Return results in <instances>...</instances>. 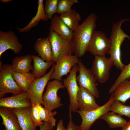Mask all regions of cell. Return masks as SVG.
Listing matches in <instances>:
<instances>
[{
	"mask_svg": "<svg viewBox=\"0 0 130 130\" xmlns=\"http://www.w3.org/2000/svg\"><path fill=\"white\" fill-rule=\"evenodd\" d=\"M100 118L106 122L109 127L111 129L122 128L128 122L121 116L111 111H108L105 113Z\"/></svg>",
	"mask_w": 130,
	"mask_h": 130,
	"instance_id": "obj_26",
	"label": "cell"
},
{
	"mask_svg": "<svg viewBox=\"0 0 130 130\" xmlns=\"http://www.w3.org/2000/svg\"><path fill=\"white\" fill-rule=\"evenodd\" d=\"M109 111L124 116L130 119V106L124 104L118 100H114L111 105Z\"/></svg>",
	"mask_w": 130,
	"mask_h": 130,
	"instance_id": "obj_28",
	"label": "cell"
},
{
	"mask_svg": "<svg viewBox=\"0 0 130 130\" xmlns=\"http://www.w3.org/2000/svg\"><path fill=\"white\" fill-rule=\"evenodd\" d=\"M33 65L32 74L35 78L41 77L46 74L47 69L53 65V62H46L38 56L32 55Z\"/></svg>",
	"mask_w": 130,
	"mask_h": 130,
	"instance_id": "obj_24",
	"label": "cell"
},
{
	"mask_svg": "<svg viewBox=\"0 0 130 130\" xmlns=\"http://www.w3.org/2000/svg\"><path fill=\"white\" fill-rule=\"evenodd\" d=\"M78 69V65L74 67L68 76L63 80V83L67 90L69 98V110L74 112H76L78 109L77 97L79 86L76 78Z\"/></svg>",
	"mask_w": 130,
	"mask_h": 130,
	"instance_id": "obj_11",
	"label": "cell"
},
{
	"mask_svg": "<svg viewBox=\"0 0 130 130\" xmlns=\"http://www.w3.org/2000/svg\"><path fill=\"white\" fill-rule=\"evenodd\" d=\"M50 30L64 38L69 39H73V32L62 21L58 15H54L51 21Z\"/></svg>",
	"mask_w": 130,
	"mask_h": 130,
	"instance_id": "obj_19",
	"label": "cell"
},
{
	"mask_svg": "<svg viewBox=\"0 0 130 130\" xmlns=\"http://www.w3.org/2000/svg\"><path fill=\"white\" fill-rule=\"evenodd\" d=\"M59 0H46L45 1L44 10L47 18L52 20L53 15L57 13Z\"/></svg>",
	"mask_w": 130,
	"mask_h": 130,
	"instance_id": "obj_30",
	"label": "cell"
},
{
	"mask_svg": "<svg viewBox=\"0 0 130 130\" xmlns=\"http://www.w3.org/2000/svg\"><path fill=\"white\" fill-rule=\"evenodd\" d=\"M13 78L18 86L24 92H27L30 86L35 78L32 73H20L13 72Z\"/></svg>",
	"mask_w": 130,
	"mask_h": 130,
	"instance_id": "obj_25",
	"label": "cell"
},
{
	"mask_svg": "<svg viewBox=\"0 0 130 130\" xmlns=\"http://www.w3.org/2000/svg\"><path fill=\"white\" fill-rule=\"evenodd\" d=\"M31 101L28 97L27 92L20 93L8 97L0 98V107H7L11 109L31 107Z\"/></svg>",
	"mask_w": 130,
	"mask_h": 130,
	"instance_id": "obj_14",
	"label": "cell"
},
{
	"mask_svg": "<svg viewBox=\"0 0 130 130\" xmlns=\"http://www.w3.org/2000/svg\"><path fill=\"white\" fill-rule=\"evenodd\" d=\"M32 61V55H30L15 57L13 59L11 64L13 71L20 73L30 72L33 69V66L31 65Z\"/></svg>",
	"mask_w": 130,
	"mask_h": 130,
	"instance_id": "obj_20",
	"label": "cell"
},
{
	"mask_svg": "<svg viewBox=\"0 0 130 130\" xmlns=\"http://www.w3.org/2000/svg\"><path fill=\"white\" fill-rule=\"evenodd\" d=\"M90 69L97 81L101 84L106 83L110 77V71L114 65L111 60L105 56H95Z\"/></svg>",
	"mask_w": 130,
	"mask_h": 130,
	"instance_id": "obj_9",
	"label": "cell"
},
{
	"mask_svg": "<svg viewBox=\"0 0 130 130\" xmlns=\"http://www.w3.org/2000/svg\"><path fill=\"white\" fill-rule=\"evenodd\" d=\"M43 0H39L37 11L35 16L32 18L28 25L24 27L20 28L17 27V29L20 32H28L32 28L36 26L40 20L47 21L48 19L46 15L43 4Z\"/></svg>",
	"mask_w": 130,
	"mask_h": 130,
	"instance_id": "obj_21",
	"label": "cell"
},
{
	"mask_svg": "<svg viewBox=\"0 0 130 130\" xmlns=\"http://www.w3.org/2000/svg\"><path fill=\"white\" fill-rule=\"evenodd\" d=\"M121 130H130V120L125 126L122 128Z\"/></svg>",
	"mask_w": 130,
	"mask_h": 130,
	"instance_id": "obj_36",
	"label": "cell"
},
{
	"mask_svg": "<svg viewBox=\"0 0 130 130\" xmlns=\"http://www.w3.org/2000/svg\"><path fill=\"white\" fill-rule=\"evenodd\" d=\"M110 45V38L101 31H94L89 44L87 51L95 56H104L107 54Z\"/></svg>",
	"mask_w": 130,
	"mask_h": 130,
	"instance_id": "obj_10",
	"label": "cell"
},
{
	"mask_svg": "<svg viewBox=\"0 0 130 130\" xmlns=\"http://www.w3.org/2000/svg\"><path fill=\"white\" fill-rule=\"evenodd\" d=\"M0 115L5 130H22L17 116L12 109L0 107Z\"/></svg>",
	"mask_w": 130,
	"mask_h": 130,
	"instance_id": "obj_16",
	"label": "cell"
},
{
	"mask_svg": "<svg viewBox=\"0 0 130 130\" xmlns=\"http://www.w3.org/2000/svg\"><path fill=\"white\" fill-rule=\"evenodd\" d=\"M78 65L79 74L76 76V78L79 86L88 91L96 98H99V92L97 81L91 69L87 68L81 60Z\"/></svg>",
	"mask_w": 130,
	"mask_h": 130,
	"instance_id": "obj_8",
	"label": "cell"
},
{
	"mask_svg": "<svg viewBox=\"0 0 130 130\" xmlns=\"http://www.w3.org/2000/svg\"><path fill=\"white\" fill-rule=\"evenodd\" d=\"M130 78V62L127 65H125L117 79L110 89L109 93H112L122 82Z\"/></svg>",
	"mask_w": 130,
	"mask_h": 130,
	"instance_id": "obj_29",
	"label": "cell"
},
{
	"mask_svg": "<svg viewBox=\"0 0 130 130\" xmlns=\"http://www.w3.org/2000/svg\"><path fill=\"white\" fill-rule=\"evenodd\" d=\"M30 115L35 126H39L42 124L44 122L41 119L37 105L32 104L31 107Z\"/></svg>",
	"mask_w": 130,
	"mask_h": 130,
	"instance_id": "obj_32",
	"label": "cell"
},
{
	"mask_svg": "<svg viewBox=\"0 0 130 130\" xmlns=\"http://www.w3.org/2000/svg\"><path fill=\"white\" fill-rule=\"evenodd\" d=\"M79 60L75 55H70L62 58L56 64L50 80L54 79L62 81V77L70 72L72 68L78 64Z\"/></svg>",
	"mask_w": 130,
	"mask_h": 130,
	"instance_id": "obj_12",
	"label": "cell"
},
{
	"mask_svg": "<svg viewBox=\"0 0 130 130\" xmlns=\"http://www.w3.org/2000/svg\"><path fill=\"white\" fill-rule=\"evenodd\" d=\"M64 88L63 83L59 80H54L48 82L42 97V105L45 108L52 111L62 106L61 98L57 92L59 89Z\"/></svg>",
	"mask_w": 130,
	"mask_h": 130,
	"instance_id": "obj_5",
	"label": "cell"
},
{
	"mask_svg": "<svg viewBox=\"0 0 130 130\" xmlns=\"http://www.w3.org/2000/svg\"><path fill=\"white\" fill-rule=\"evenodd\" d=\"M47 37L51 44L54 63L56 64L62 58L73 53V39H69L60 37L50 29Z\"/></svg>",
	"mask_w": 130,
	"mask_h": 130,
	"instance_id": "obj_3",
	"label": "cell"
},
{
	"mask_svg": "<svg viewBox=\"0 0 130 130\" xmlns=\"http://www.w3.org/2000/svg\"><path fill=\"white\" fill-rule=\"evenodd\" d=\"M72 112L71 110H69V120L65 130H80L79 126L76 125L73 122Z\"/></svg>",
	"mask_w": 130,
	"mask_h": 130,
	"instance_id": "obj_33",
	"label": "cell"
},
{
	"mask_svg": "<svg viewBox=\"0 0 130 130\" xmlns=\"http://www.w3.org/2000/svg\"><path fill=\"white\" fill-rule=\"evenodd\" d=\"M111 94L114 100L125 103L130 98V78L122 82Z\"/></svg>",
	"mask_w": 130,
	"mask_h": 130,
	"instance_id": "obj_22",
	"label": "cell"
},
{
	"mask_svg": "<svg viewBox=\"0 0 130 130\" xmlns=\"http://www.w3.org/2000/svg\"><path fill=\"white\" fill-rule=\"evenodd\" d=\"M78 2L77 0H59L57 13L60 14L66 12L71 8L72 5Z\"/></svg>",
	"mask_w": 130,
	"mask_h": 130,
	"instance_id": "obj_31",
	"label": "cell"
},
{
	"mask_svg": "<svg viewBox=\"0 0 130 130\" xmlns=\"http://www.w3.org/2000/svg\"><path fill=\"white\" fill-rule=\"evenodd\" d=\"M34 47L43 60L48 62L53 61L51 46L47 37L38 39L34 43Z\"/></svg>",
	"mask_w": 130,
	"mask_h": 130,
	"instance_id": "obj_18",
	"label": "cell"
},
{
	"mask_svg": "<svg viewBox=\"0 0 130 130\" xmlns=\"http://www.w3.org/2000/svg\"><path fill=\"white\" fill-rule=\"evenodd\" d=\"M31 107L12 109L18 118L22 130H36L30 115Z\"/></svg>",
	"mask_w": 130,
	"mask_h": 130,
	"instance_id": "obj_17",
	"label": "cell"
},
{
	"mask_svg": "<svg viewBox=\"0 0 130 130\" xmlns=\"http://www.w3.org/2000/svg\"><path fill=\"white\" fill-rule=\"evenodd\" d=\"M66 128L64 125V122L62 119L59 121L56 128V130H65Z\"/></svg>",
	"mask_w": 130,
	"mask_h": 130,
	"instance_id": "obj_35",
	"label": "cell"
},
{
	"mask_svg": "<svg viewBox=\"0 0 130 130\" xmlns=\"http://www.w3.org/2000/svg\"><path fill=\"white\" fill-rule=\"evenodd\" d=\"M97 17L93 13L90 14L73 32V53L78 58L83 56L96 26Z\"/></svg>",
	"mask_w": 130,
	"mask_h": 130,
	"instance_id": "obj_1",
	"label": "cell"
},
{
	"mask_svg": "<svg viewBox=\"0 0 130 130\" xmlns=\"http://www.w3.org/2000/svg\"><path fill=\"white\" fill-rule=\"evenodd\" d=\"M129 20H130V19H124L114 23L112 27L110 38V46L107 54L110 55L109 58L113 62L114 65L121 71L125 66L121 60V46L125 39L130 41V36L122 30L121 26L123 23Z\"/></svg>",
	"mask_w": 130,
	"mask_h": 130,
	"instance_id": "obj_2",
	"label": "cell"
},
{
	"mask_svg": "<svg viewBox=\"0 0 130 130\" xmlns=\"http://www.w3.org/2000/svg\"><path fill=\"white\" fill-rule=\"evenodd\" d=\"M55 64L53 62L51 69L47 73L41 77L35 78L30 86L27 92L32 104H42L43 93L54 72Z\"/></svg>",
	"mask_w": 130,
	"mask_h": 130,
	"instance_id": "obj_6",
	"label": "cell"
},
{
	"mask_svg": "<svg viewBox=\"0 0 130 130\" xmlns=\"http://www.w3.org/2000/svg\"><path fill=\"white\" fill-rule=\"evenodd\" d=\"M1 2H2L4 3L6 2H7L9 1H11V0H0Z\"/></svg>",
	"mask_w": 130,
	"mask_h": 130,
	"instance_id": "obj_37",
	"label": "cell"
},
{
	"mask_svg": "<svg viewBox=\"0 0 130 130\" xmlns=\"http://www.w3.org/2000/svg\"><path fill=\"white\" fill-rule=\"evenodd\" d=\"M60 19L70 29L74 32L79 25L81 17L79 13L75 10L71 8L60 14Z\"/></svg>",
	"mask_w": 130,
	"mask_h": 130,
	"instance_id": "obj_23",
	"label": "cell"
},
{
	"mask_svg": "<svg viewBox=\"0 0 130 130\" xmlns=\"http://www.w3.org/2000/svg\"><path fill=\"white\" fill-rule=\"evenodd\" d=\"M13 72L12 65L3 64L0 61V97L7 93L16 95L24 92L18 86L12 77Z\"/></svg>",
	"mask_w": 130,
	"mask_h": 130,
	"instance_id": "obj_4",
	"label": "cell"
},
{
	"mask_svg": "<svg viewBox=\"0 0 130 130\" xmlns=\"http://www.w3.org/2000/svg\"><path fill=\"white\" fill-rule=\"evenodd\" d=\"M40 130H53V127L51 126L47 122H44L43 124L40 126Z\"/></svg>",
	"mask_w": 130,
	"mask_h": 130,
	"instance_id": "obj_34",
	"label": "cell"
},
{
	"mask_svg": "<svg viewBox=\"0 0 130 130\" xmlns=\"http://www.w3.org/2000/svg\"><path fill=\"white\" fill-rule=\"evenodd\" d=\"M114 100V99L111 96L106 103L96 109L90 111L77 110L76 112L79 114L82 119L81 123L79 126L80 130H89L96 120L109 111L110 107Z\"/></svg>",
	"mask_w": 130,
	"mask_h": 130,
	"instance_id": "obj_7",
	"label": "cell"
},
{
	"mask_svg": "<svg viewBox=\"0 0 130 130\" xmlns=\"http://www.w3.org/2000/svg\"><path fill=\"white\" fill-rule=\"evenodd\" d=\"M96 98L88 91L79 86L77 97L79 110L90 111L99 107Z\"/></svg>",
	"mask_w": 130,
	"mask_h": 130,
	"instance_id": "obj_15",
	"label": "cell"
},
{
	"mask_svg": "<svg viewBox=\"0 0 130 130\" xmlns=\"http://www.w3.org/2000/svg\"><path fill=\"white\" fill-rule=\"evenodd\" d=\"M39 115L42 121L47 122L52 127H54L56 125V120L54 116L57 114L56 111H52L42 106L41 104H37Z\"/></svg>",
	"mask_w": 130,
	"mask_h": 130,
	"instance_id": "obj_27",
	"label": "cell"
},
{
	"mask_svg": "<svg viewBox=\"0 0 130 130\" xmlns=\"http://www.w3.org/2000/svg\"><path fill=\"white\" fill-rule=\"evenodd\" d=\"M22 48V45L19 41V38L15 33L11 31H0V58L4 52L11 49L14 53H19Z\"/></svg>",
	"mask_w": 130,
	"mask_h": 130,
	"instance_id": "obj_13",
	"label": "cell"
}]
</instances>
